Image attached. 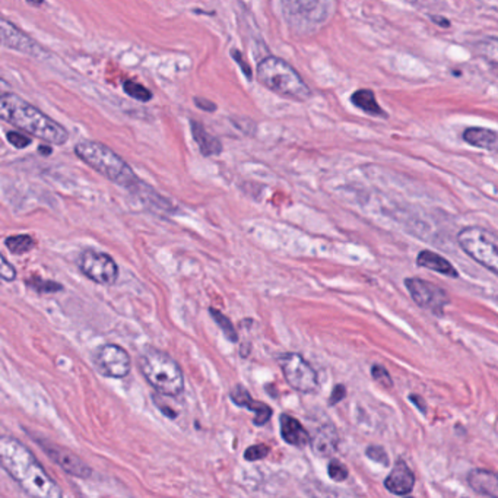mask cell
<instances>
[{
    "mask_svg": "<svg viewBox=\"0 0 498 498\" xmlns=\"http://www.w3.org/2000/svg\"><path fill=\"white\" fill-rule=\"evenodd\" d=\"M371 376L376 382H379L380 385H383L387 389L393 386V382H392V377L389 375V371L383 365H372Z\"/></svg>",
    "mask_w": 498,
    "mask_h": 498,
    "instance_id": "cell-31",
    "label": "cell"
},
{
    "mask_svg": "<svg viewBox=\"0 0 498 498\" xmlns=\"http://www.w3.org/2000/svg\"><path fill=\"white\" fill-rule=\"evenodd\" d=\"M407 287L414 303L431 315L442 316L444 308L450 304L449 294L439 285L421 278H407L405 279Z\"/></svg>",
    "mask_w": 498,
    "mask_h": 498,
    "instance_id": "cell-8",
    "label": "cell"
},
{
    "mask_svg": "<svg viewBox=\"0 0 498 498\" xmlns=\"http://www.w3.org/2000/svg\"><path fill=\"white\" fill-rule=\"evenodd\" d=\"M195 104L200 108V110H203V111H216V104L215 103H212L210 100H206V98H202V97H196L195 100Z\"/></svg>",
    "mask_w": 498,
    "mask_h": 498,
    "instance_id": "cell-36",
    "label": "cell"
},
{
    "mask_svg": "<svg viewBox=\"0 0 498 498\" xmlns=\"http://www.w3.org/2000/svg\"><path fill=\"white\" fill-rule=\"evenodd\" d=\"M209 315H210L212 319L216 322L218 327L223 329V332H224V335H225V337H227L228 340H231V342H237V340H238L237 332H235V329H234L231 320H230L225 315H223L221 311H218V310H215V308H209Z\"/></svg>",
    "mask_w": 498,
    "mask_h": 498,
    "instance_id": "cell-25",
    "label": "cell"
},
{
    "mask_svg": "<svg viewBox=\"0 0 498 498\" xmlns=\"http://www.w3.org/2000/svg\"><path fill=\"white\" fill-rule=\"evenodd\" d=\"M283 9L290 16H304L313 12L319 0H281Z\"/></svg>",
    "mask_w": 498,
    "mask_h": 498,
    "instance_id": "cell-22",
    "label": "cell"
},
{
    "mask_svg": "<svg viewBox=\"0 0 498 498\" xmlns=\"http://www.w3.org/2000/svg\"><path fill=\"white\" fill-rule=\"evenodd\" d=\"M327 474H329V478L335 482H344L345 479H348V468L344 464V463H340L339 460L333 459L329 466H327Z\"/></svg>",
    "mask_w": 498,
    "mask_h": 498,
    "instance_id": "cell-28",
    "label": "cell"
},
{
    "mask_svg": "<svg viewBox=\"0 0 498 498\" xmlns=\"http://www.w3.org/2000/svg\"><path fill=\"white\" fill-rule=\"evenodd\" d=\"M258 81L275 94L294 101L311 98V89L300 73L281 57L269 56L258 65Z\"/></svg>",
    "mask_w": 498,
    "mask_h": 498,
    "instance_id": "cell-5",
    "label": "cell"
},
{
    "mask_svg": "<svg viewBox=\"0 0 498 498\" xmlns=\"http://www.w3.org/2000/svg\"><path fill=\"white\" fill-rule=\"evenodd\" d=\"M351 103L362 110L364 113L370 114V116H376V117H385L386 113L383 111V108L380 107V104L377 103L376 100V96H375V92H372L371 89H358L355 91L354 94L351 96Z\"/></svg>",
    "mask_w": 498,
    "mask_h": 498,
    "instance_id": "cell-21",
    "label": "cell"
},
{
    "mask_svg": "<svg viewBox=\"0 0 498 498\" xmlns=\"http://www.w3.org/2000/svg\"><path fill=\"white\" fill-rule=\"evenodd\" d=\"M26 4L31 6H41L44 4V0H26Z\"/></svg>",
    "mask_w": 498,
    "mask_h": 498,
    "instance_id": "cell-39",
    "label": "cell"
},
{
    "mask_svg": "<svg viewBox=\"0 0 498 498\" xmlns=\"http://www.w3.org/2000/svg\"><path fill=\"white\" fill-rule=\"evenodd\" d=\"M431 19H432L435 24H437V25L443 26V28H450V21L446 19V18H443V16H432Z\"/></svg>",
    "mask_w": 498,
    "mask_h": 498,
    "instance_id": "cell-37",
    "label": "cell"
},
{
    "mask_svg": "<svg viewBox=\"0 0 498 498\" xmlns=\"http://www.w3.org/2000/svg\"><path fill=\"white\" fill-rule=\"evenodd\" d=\"M37 443L44 450V453L66 474L81 479H88L92 475V469L72 450L54 444L49 440H37Z\"/></svg>",
    "mask_w": 498,
    "mask_h": 498,
    "instance_id": "cell-11",
    "label": "cell"
},
{
    "mask_svg": "<svg viewBox=\"0 0 498 498\" xmlns=\"http://www.w3.org/2000/svg\"><path fill=\"white\" fill-rule=\"evenodd\" d=\"M6 139L16 149H24V148H26V146H29L31 143H33V139H31L29 136L21 133V132H16V131H9L6 133Z\"/></svg>",
    "mask_w": 498,
    "mask_h": 498,
    "instance_id": "cell-30",
    "label": "cell"
},
{
    "mask_svg": "<svg viewBox=\"0 0 498 498\" xmlns=\"http://www.w3.org/2000/svg\"><path fill=\"white\" fill-rule=\"evenodd\" d=\"M75 153L88 167H91L111 183L136 193L143 181L138 178L132 167L107 145L97 141H83L75 146Z\"/></svg>",
    "mask_w": 498,
    "mask_h": 498,
    "instance_id": "cell-3",
    "label": "cell"
},
{
    "mask_svg": "<svg viewBox=\"0 0 498 498\" xmlns=\"http://www.w3.org/2000/svg\"><path fill=\"white\" fill-rule=\"evenodd\" d=\"M279 425H281L283 439L288 444L295 446V447H304V446L310 444V442H311L310 434L297 418H294L288 414H283L281 418H279Z\"/></svg>",
    "mask_w": 498,
    "mask_h": 498,
    "instance_id": "cell-15",
    "label": "cell"
},
{
    "mask_svg": "<svg viewBox=\"0 0 498 498\" xmlns=\"http://www.w3.org/2000/svg\"><path fill=\"white\" fill-rule=\"evenodd\" d=\"M5 245L8 247V250L14 255H24L33 250L36 247V241L33 237H29L28 234H18V235H11L5 240Z\"/></svg>",
    "mask_w": 498,
    "mask_h": 498,
    "instance_id": "cell-23",
    "label": "cell"
},
{
    "mask_svg": "<svg viewBox=\"0 0 498 498\" xmlns=\"http://www.w3.org/2000/svg\"><path fill=\"white\" fill-rule=\"evenodd\" d=\"M469 487L479 495L498 498V474L487 469H474L468 475Z\"/></svg>",
    "mask_w": 498,
    "mask_h": 498,
    "instance_id": "cell-17",
    "label": "cell"
},
{
    "mask_svg": "<svg viewBox=\"0 0 498 498\" xmlns=\"http://www.w3.org/2000/svg\"><path fill=\"white\" fill-rule=\"evenodd\" d=\"M138 364L146 382L161 396L177 397L184 392L181 367L167 352L148 347L139 355Z\"/></svg>",
    "mask_w": 498,
    "mask_h": 498,
    "instance_id": "cell-4",
    "label": "cell"
},
{
    "mask_svg": "<svg viewBox=\"0 0 498 498\" xmlns=\"http://www.w3.org/2000/svg\"><path fill=\"white\" fill-rule=\"evenodd\" d=\"M25 284L29 288H33L34 291L41 293V294H46V293L50 294V293H57V291L63 290V287H61L60 284H57L54 281H46V279H41L40 276H33V278L26 279Z\"/></svg>",
    "mask_w": 498,
    "mask_h": 498,
    "instance_id": "cell-27",
    "label": "cell"
},
{
    "mask_svg": "<svg viewBox=\"0 0 498 498\" xmlns=\"http://www.w3.org/2000/svg\"><path fill=\"white\" fill-rule=\"evenodd\" d=\"M477 51L492 65H498V37H488L477 43Z\"/></svg>",
    "mask_w": 498,
    "mask_h": 498,
    "instance_id": "cell-24",
    "label": "cell"
},
{
    "mask_svg": "<svg viewBox=\"0 0 498 498\" xmlns=\"http://www.w3.org/2000/svg\"><path fill=\"white\" fill-rule=\"evenodd\" d=\"M190 129L195 142L198 143L200 153L203 157H215V155H220L223 152V143L221 141L206 132L205 126L199 121L190 120Z\"/></svg>",
    "mask_w": 498,
    "mask_h": 498,
    "instance_id": "cell-18",
    "label": "cell"
},
{
    "mask_svg": "<svg viewBox=\"0 0 498 498\" xmlns=\"http://www.w3.org/2000/svg\"><path fill=\"white\" fill-rule=\"evenodd\" d=\"M123 89H124V92H126L129 97H132L136 101L148 103V101L152 100V92L146 86H143L141 83H136L133 81L124 82L123 83Z\"/></svg>",
    "mask_w": 498,
    "mask_h": 498,
    "instance_id": "cell-26",
    "label": "cell"
},
{
    "mask_svg": "<svg viewBox=\"0 0 498 498\" xmlns=\"http://www.w3.org/2000/svg\"><path fill=\"white\" fill-rule=\"evenodd\" d=\"M457 243L471 259L498 276V235L482 227H466L459 231Z\"/></svg>",
    "mask_w": 498,
    "mask_h": 498,
    "instance_id": "cell-6",
    "label": "cell"
},
{
    "mask_svg": "<svg viewBox=\"0 0 498 498\" xmlns=\"http://www.w3.org/2000/svg\"><path fill=\"white\" fill-rule=\"evenodd\" d=\"M0 117L14 128L51 145H65L69 139L61 124L16 94H4L0 98Z\"/></svg>",
    "mask_w": 498,
    "mask_h": 498,
    "instance_id": "cell-2",
    "label": "cell"
},
{
    "mask_svg": "<svg viewBox=\"0 0 498 498\" xmlns=\"http://www.w3.org/2000/svg\"><path fill=\"white\" fill-rule=\"evenodd\" d=\"M92 362L98 372L110 379H124L131 372V357L128 351L114 344L98 347L92 355Z\"/></svg>",
    "mask_w": 498,
    "mask_h": 498,
    "instance_id": "cell-10",
    "label": "cell"
},
{
    "mask_svg": "<svg viewBox=\"0 0 498 498\" xmlns=\"http://www.w3.org/2000/svg\"><path fill=\"white\" fill-rule=\"evenodd\" d=\"M231 56L234 57V60L237 61V63L241 66L243 73L247 76V79H250V81H252V78H253V75H252V69H250V66H248L247 63H244V59H243L241 53H240L238 50H233V51H231Z\"/></svg>",
    "mask_w": 498,
    "mask_h": 498,
    "instance_id": "cell-35",
    "label": "cell"
},
{
    "mask_svg": "<svg viewBox=\"0 0 498 498\" xmlns=\"http://www.w3.org/2000/svg\"><path fill=\"white\" fill-rule=\"evenodd\" d=\"M347 396V389L344 385H336L332 390V395H330V399H329V405H336L339 403L342 399H344Z\"/></svg>",
    "mask_w": 498,
    "mask_h": 498,
    "instance_id": "cell-34",
    "label": "cell"
},
{
    "mask_svg": "<svg viewBox=\"0 0 498 498\" xmlns=\"http://www.w3.org/2000/svg\"><path fill=\"white\" fill-rule=\"evenodd\" d=\"M410 399H411L414 403H417V407L420 408V411H421L422 414H425V411H427V410H425V407H424L425 403H424V400H422L420 396H414V395H411V396H410Z\"/></svg>",
    "mask_w": 498,
    "mask_h": 498,
    "instance_id": "cell-38",
    "label": "cell"
},
{
    "mask_svg": "<svg viewBox=\"0 0 498 498\" xmlns=\"http://www.w3.org/2000/svg\"><path fill=\"white\" fill-rule=\"evenodd\" d=\"M0 29H2V44L5 47L36 59H46L49 56V51H46L44 47L22 33L19 28L15 26V24L9 22L8 19H2Z\"/></svg>",
    "mask_w": 498,
    "mask_h": 498,
    "instance_id": "cell-12",
    "label": "cell"
},
{
    "mask_svg": "<svg viewBox=\"0 0 498 498\" xmlns=\"http://www.w3.org/2000/svg\"><path fill=\"white\" fill-rule=\"evenodd\" d=\"M230 397H231V400L237 405V407L245 408V410L252 411V412L255 414L253 424L258 425V427L265 425V424L270 420V417H272V414H273V411H272L270 407H268V405L263 403V402L255 400V399L252 397V395L248 393V390L244 389V387L240 386V385L235 386V387L231 390Z\"/></svg>",
    "mask_w": 498,
    "mask_h": 498,
    "instance_id": "cell-13",
    "label": "cell"
},
{
    "mask_svg": "<svg viewBox=\"0 0 498 498\" xmlns=\"http://www.w3.org/2000/svg\"><path fill=\"white\" fill-rule=\"evenodd\" d=\"M463 141L475 148L498 152V133L485 128H469L462 135Z\"/></svg>",
    "mask_w": 498,
    "mask_h": 498,
    "instance_id": "cell-19",
    "label": "cell"
},
{
    "mask_svg": "<svg viewBox=\"0 0 498 498\" xmlns=\"http://www.w3.org/2000/svg\"><path fill=\"white\" fill-rule=\"evenodd\" d=\"M0 276H2V279L6 283H12L16 279L15 268L5 258H2V269H0Z\"/></svg>",
    "mask_w": 498,
    "mask_h": 498,
    "instance_id": "cell-33",
    "label": "cell"
},
{
    "mask_svg": "<svg viewBox=\"0 0 498 498\" xmlns=\"http://www.w3.org/2000/svg\"><path fill=\"white\" fill-rule=\"evenodd\" d=\"M40 152L43 155H50L51 153V148L50 146H40Z\"/></svg>",
    "mask_w": 498,
    "mask_h": 498,
    "instance_id": "cell-40",
    "label": "cell"
},
{
    "mask_svg": "<svg viewBox=\"0 0 498 498\" xmlns=\"http://www.w3.org/2000/svg\"><path fill=\"white\" fill-rule=\"evenodd\" d=\"M385 487L395 495H408L415 487V475L403 460H397L385 479Z\"/></svg>",
    "mask_w": 498,
    "mask_h": 498,
    "instance_id": "cell-14",
    "label": "cell"
},
{
    "mask_svg": "<svg viewBox=\"0 0 498 498\" xmlns=\"http://www.w3.org/2000/svg\"><path fill=\"white\" fill-rule=\"evenodd\" d=\"M79 269L91 281L104 287L114 285L118 278V268L114 259L107 253L91 250V248L81 253Z\"/></svg>",
    "mask_w": 498,
    "mask_h": 498,
    "instance_id": "cell-9",
    "label": "cell"
},
{
    "mask_svg": "<svg viewBox=\"0 0 498 498\" xmlns=\"http://www.w3.org/2000/svg\"><path fill=\"white\" fill-rule=\"evenodd\" d=\"M270 449L266 444H255L252 447H248L244 453V459L248 462H256V460H262L269 454Z\"/></svg>",
    "mask_w": 498,
    "mask_h": 498,
    "instance_id": "cell-29",
    "label": "cell"
},
{
    "mask_svg": "<svg viewBox=\"0 0 498 498\" xmlns=\"http://www.w3.org/2000/svg\"><path fill=\"white\" fill-rule=\"evenodd\" d=\"M0 464L29 495L39 498H60L63 495L36 456L16 439L2 437L0 440Z\"/></svg>",
    "mask_w": 498,
    "mask_h": 498,
    "instance_id": "cell-1",
    "label": "cell"
},
{
    "mask_svg": "<svg viewBox=\"0 0 498 498\" xmlns=\"http://www.w3.org/2000/svg\"><path fill=\"white\" fill-rule=\"evenodd\" d=\"M417 265L420 268H427L430 270L439 272L442 275L450 276V278H457L459 272L456 270V268L443 256L434 253L431 250H422L418 256H417Z\"/></svg>",
    "mask_w": 498,
    "mask_h": 498,
    "instance_id": "cell-20",
    "label": "cell"
},
{
    "mask_svg": "<svg viewBox=\"0 0 498 498\" xmlns=\"http://www.w3.org/2000/svg\"><path fill=\"white\" fill-rule=\"evenodd\" d=\"M365 454H367V457H370L371 460H375V462H377V463H382V464H385V466H387L389 462H390L387 453L385 452V449H383V447H379V446H370V447L367 449Z\"/></svg>",
    "mask_w": 498,
    "mask_h": 498,
    "instance_id": "cell-32",
    "label": "cell"
},
{
    "mask_svg": "<svg viewBox=\"0 0 498 498\" xmlns=\"http://www.w3.org/2000/svg\"><path fill=\"white\" fill-rule=\"evenodd\" d=\"M278 364L283 370L287 383L300 393H313L319 387L316 370L300 354L287 352L278 357Z\"/></svg>",
    "mask_w": 498,
    "mask_h": 498,
    "instance_id": "cell-7",
    "label": "cell"
},
{
    "mask_svg": "<svg viewBox=\"0 0 498 498\" xmlns=\"http://www.w3.org/2000/svg\"><path fill=\"white\" fill-rule=\"evenodd\" d=\"M315 454L327 457L332 456L339 446V434L333 425H325L317 430L315 437L310 442Z\"/></svg>",
    "mask_w": 498,
    "mask_h": 498,
    "instance_id": "cell-16",
    "label": "cell"
}]
</instances>
